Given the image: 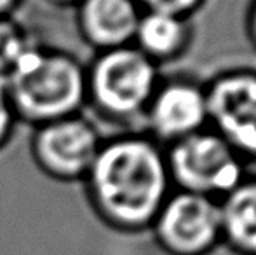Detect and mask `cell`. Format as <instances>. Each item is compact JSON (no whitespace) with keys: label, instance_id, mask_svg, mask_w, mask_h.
<instances>
[{"label":"cell","instance_id":"cell-10","mask_svg":"<svg viewBox=\"0 0 256 255\" xmlns=\"http://www.w3.org/2000/svg\"><path fill=\"white\" fill-rule=\"evenodd\" d=\"M220 217L237 243L256 250V184L237 189Z\"/></svg>","mask_w":256,"mask_h":255},{"label":"cell","instance_id":"cell-15","mask_svg":"<svg viewBox=\"0 0 256 255\" xmlns=\"http://www.w3.org/2000/svg\"><path fill=\"white\" fill-rule=\"evenodd\" d=\"M24 0H0V20L2 18H14Z\"/></svg>","mask_w":256,"mask_h":255},{"label":"cell","instance_id":"cell-6","mask_svg":"<svg viewBox=\"0 0 256 255\" xmlns=\"http://www.w3.org/2000/svg\"><path fill=\"white\" fill-rule=\"evenodd\" d=\"M75 25L80 39L96 53L129 46L140 14L134 0H78Z\"/></svg>","mask_w":256,"mask_h":255},{"label":"cell","instance_id":"cell-5","mask_svg":"<svg viewBox=\"0 0 256 255\" xmlns=\"http://www.w3.org/2000/svg\"><path fill=\"white\" fill-rule=\"evenodd\" d=\"M172 168L188 187L230 189L239 180V164L230 149L211 135H196L183 140L172 152Z\"/></svg>","mask_w":256,"mask_h":255},{"label":"cell","instance_id":"cell-16","mask_svg":"<svg viewBox=\"0 0 256 255\" xmlns=\"http://www.w3.org/2000/svg\"><path fill=\"white\" fill-rule=\"evenodd\" d=\"M42 2H46L48 6L52 7H60V9H74L78 0H42Z\"/></svg>","mask_w":256,"mask_h":255},{"label":"cell","instance_id":"cell-14","mask_svg":"<svg viewBox=\"0 0 256 255\" xmlns=\"http://www.w3.org/2000/svg\"><path fill=\"white\" fill-rule=\"evenodd\" d=\"M134 2L138 6L148 7V11H154V13H166L174 16L180 11L192 7L197 0H134Z\"/></svg>","mask_w":256,"mask_h":255},{"label":"cell","instance_id":"cell-2","mask_svg":"<svg viewBox=\"0 0 256 255\" xmlns=\"http://www.w3.org/2000/svg\"><path fill=\"white\" fill-rule=\"evenodd\" d=\"M6 86L18 121L32 128L86 112V63L63 48L35 44Z\"/></svg>","mask_w":256,"mask_h":255},{"label":"cell","instance_id":"cell-13","mask_svg":"<svg viewBox=\"0 0 256 255\" xmlns=\"http://www.w3.org/2000/svg\"><path fill=\"white\" fill-rule=\"evenodd\" d=\"M18 124L20 121H18L16 110L10 102L6 81L0 79V152L10 143Z\"/></svg>","mask_w":256,"mask_h":255},{"label":"cell","instance_id":"cell-3","mask_svg":"<svg viewBox=\"0 0 256 255\" xmlns=\"http://www.w3.org/2000/svg\"><path fill=\"white\" fill-rule=\"evenodd\" d=\"M154 79L148 56L132 46L96 53L86 63V109L104 119H129L146 105Z\"/></svg>","mask_w":256,"mask_h":255},{"label":"cell","instance_id":"cell-9","mask_svg":"<svg viewBox=\"0 0 256 255\" xmlns=\"http://www.w3.org/2000/svg\"><path fill=\"white\" fill-rule=\"evenodd\" d=\"M206 103L197 89L190 86H169L152 107V123L162 135L192 131L204 119Z\"/></svg>","mask_w":256,"mask_h":255},{"label":"cell","instance_id":"cell-7","mask_svg":"<svg viewBox=\"0 0 256 255\" xmlns=\"http://www.w3.org/2000/svg\"><path fill=\"white\" fill-rule=\"evenodd\" d=\"M220 211L199 194H183L168 203L160 215V236L182 252H197L212 241L220 225Z\"/></svg>","mask_w":256,"mask_h":255},{"label":"cell","instance_id":"cell-11","mask_svg":"<svg viewBox=\"0 0 256 255\" xmlns=\"http://www.w3.org/2000/svg\"><path fill=\"white\" fill-rule=\"evenodd\" d=\"M182 32V25L172 14L148 11L140 18L132 41L138 42L143 55H168L180 44Z\"/></svg>","mask_w":256,"mask_h":255},{"label":"cell","instance_id":"cell-1","mask_svg":"<svg viewBox=\"0 0 256 255\" xmlns=\"http://www.w3.org/2000/svg\"><path fill=\"white\" fill-rule=\"evenodd\" d=\"M89 204L118 229H136L158 211L166 171L157 149L134 136L103 140L84 177Z\"/></svg>","mask_w":256,"mask_h":255},{"label":"cell","instance_id":"cell-8","mask_svg":"<svg viewBox=\"0 0 256 255\" xmlns=\"http://www.w3.org/2000/svg\"><path fill=\"white\" fill-rule=\"evenodd\" d=\"M209 109L230 142L256 150V79L239 75L216 84Z\"/></svg>","mask_w":256,"mask_h":255},{"label":"cell","instance_id":"cell-4","mask_svg":"<svg viewBox=\"0 0 256 255\" xmlns=\"http://www.w3.org/2000/svg\"><path fill=\"white\" fill-rule=\"evenodd\" d=\"M103 138L86 112L34 126L32 159L56 182H82L98 154Z\"/></svg>","mask_w":256,"mask_h":255},{"label":"cell","instance_id":"cell-12","mask_svg":"<svg viewBox=\"0 0 256 255\" xmlns=\"http://www.w3.org/2000/svg\"><path fill=\"white\" fill-rule=\"evenodd\" d=\"M35 34L16 16L0 20V79L6 81L23 56L38 44Z\"/></svg>","mask_w":256,"mask_h":255}]
</instances>
